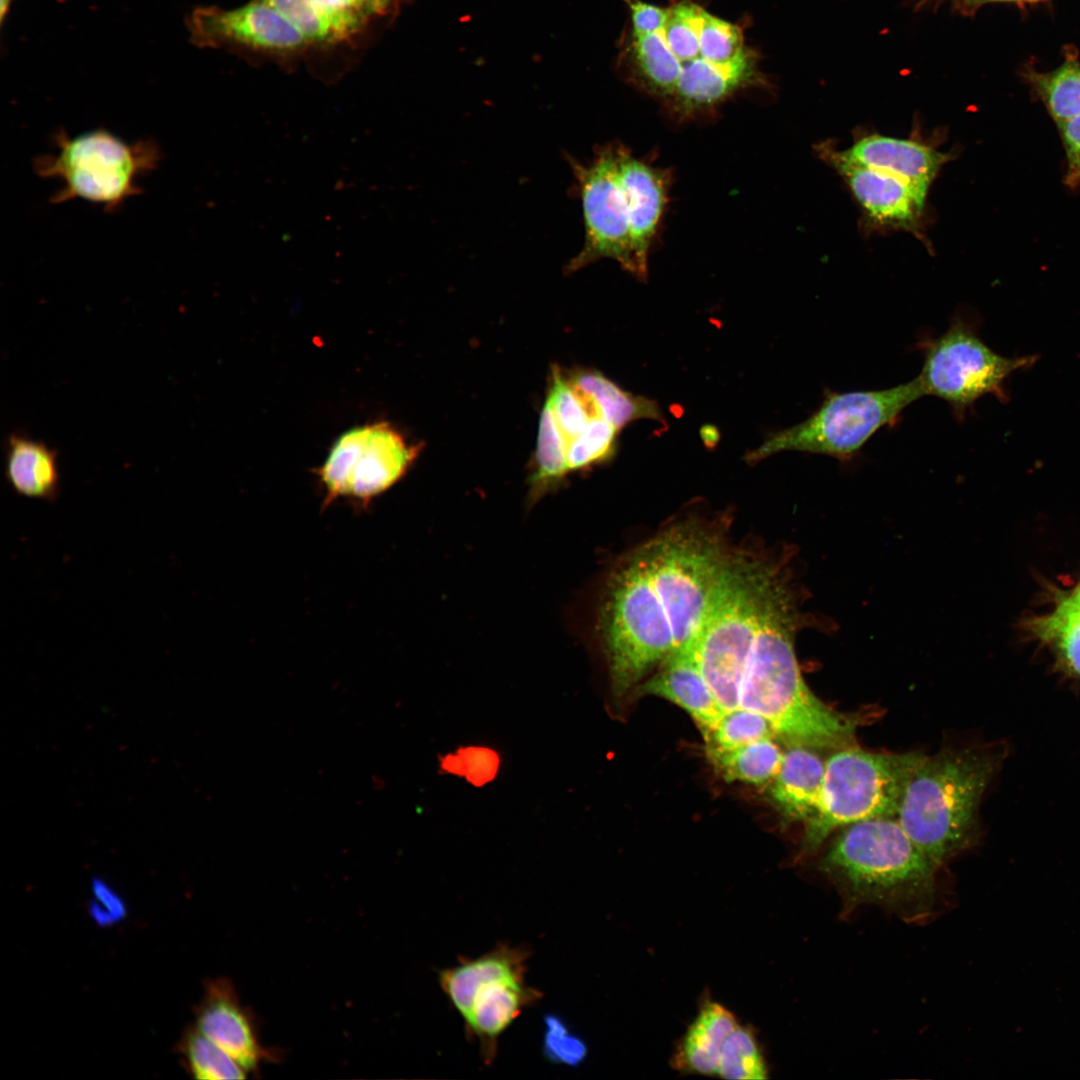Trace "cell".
<instances>
[{"mask_svg":"<svg viewBox=\"0 0 1080 1080\" xmlns=\"http://www.w3.org/2000/svg\"><path fill=\"white\" fill-rule=\"evenodd\" d=\"M924 395L919 378L891 388L825 392L818 409L799 424L775 432L746 459L757 462L783 451L848 460L881 428Z\"/></svg>","mask_w":1080,"mask_h":1080,"instance_id":"obj_8","label":"cell"},{"mask_svg":"<svg viewBox=\"0 0 1080 1080\" xmlns=\"http://www.w3.org/2000/svg\"><path fill=\"white\" fill-rule=\"evenodd\" d=\"M717 1076L730 1080H760L768 1068L755 1031L738 1024L726 1039L719 1058Z\"/></svg>","mask_w":1080,"mask_h":1080,"instance_id":"obj_28","label":"cell"},{"mask_svg":"<svg viewBox=\"0 0 1080 1080\" xmlns=\"http://www.w3.org/2000/svg\"><path fill=\"white\" fill-rule=\"evenodd\" d=\"M774 736L770 723L762 715L741 706L725 711L715 726L703 734L706 751L733 750Z\"/></svg>","mask_w":1080,"mask_h":1080,"instance_id":"obj_29","label":"cell"},{"mask_svg":"<svg viewBox=\"0 0 1080 1080\" xmlns=\"http://www.w3.org/2000/svg\"><path fill=\"white\" fill-rule=\"evenodd\" d=\"M802 624L791 598L756 590L727 600L713 627L741 677L739 706L762 715L790 745L848 747L862 718L832 709L805 683L795 652Z\"/></svg>","mask_w":1080,"mask_h":1080,"instance_id":"obj_2","label":"cell"},{"mask_svg":"<svg viewBox=\"0 0 1080 1080\" xmlns=\"http://www.w3.org/2000/svg\"><path fill=\"white\" fill-rule=\"evenodd\" d=\"M1066 158L1064 184L1070 189L1080 186V114L1057 126Z\"/></svg>","mask_w":1080,"mask_h":1080,"instance_id":"obj_39","label":"cell"},{"mask_svg":"<svg viewBox=\"0 0 1080 1080\" xmlns=\"http://www.w3.org/2000/svg\"><path fill=\"white\" fill-rule=\"evenodd\" d=\"M738 1024L730 1010L705 999L673 1053L672 1066L680 1072L717 1075L722 1047Z\"/></svg>","mask_w":1080,"mask_h":1080,"instance_id":"obj_21","label":"cell"},{"mask_svg":"<svg viewBox=\"0 0 1080 1080\" xmlns=\"http://www.w3.org/2000/svg\"><path fill=\"white\" fill-rule=\"evenodd\" d=\"M499 767L498 753L485 746L463 747L446 754L440 760L441 770L464 777L475 786H481L493 780Z\"/></svg>","mask_w":1080,"mask_h":1080,"instance_id":"obj_36","label":"cell"},{"mask_svg":"<svg viewBox=\"0 0 1080 1080\" xmlns=\"http://www.w3.org/2000/svg\"><path fill=\"white\" fill-rule=\"evenodd\" d=\"M546 402L551 407L567 444L584 430L592 418L598 416L588 398L558 367L552 368L551 385Z\"/></svg>","mask_w":1080,"mask_h":1080,"instance_id":"obj_30","label":"cell"},{"mask_svg":"<svg viewBox=\"0 0 1080 1080\" xmlns=\"http://www.w3.org/2000/svg\"><path fill=\"white\" fill-rule=\"evenodd\" d=\"M816 151L842 176L873 223L920 235L928 192L887 172L845 159L831 143L817 145Z\"/></svg>","mask_w":1080,"mask_h":1080,"instance_id":"obj_13","label":"cell"},{"mask_svg":"<svg viewBox=\"0 0 1080 1080\" xmlns=\"http://www.w3.org/2000/svg\"><path fill=\"white\" fill-rule=\"evenodd\" d=\"M196 1029L234 1058L247 1072H254L270 1056L261 1045L255 1024L228 981L208 984L196 1018Z\"/></svg>","mask_w":1080,"mask_h":1080,"instance_id":"obj_16","label":"cell"},{"mask_svg":"<svg viewBox=\"0 0 1080 1080\" xmlns=\"http://www.w3.org/2000/svg\"><path fill=\"white\" fill-rule=\"evenodd\" d=\"M1039 638L1054 645L1080 676V615L1063 600L1055 611L1034 623Z\"/></svg>","mask_w":1080,"mask_h":1080,"instance_id":"obj_34","label":"cell"},{"mask_svg":"<svg viewBox=\"0 0 1080 1080\" xmlns=\"http://www.w3.org/2000/svg\"><path fill=\"white\" fill-rule=\"evenodd\" d=\"M183 1052L193 1076L201 1080L245 1079L246 1070L197 1029L189 1032Z\"/></svg>","mask_w":1080,"mask_h":1080,"instance_id":"obj_31","label":"cell"},{"mask_svg":"<svg viewBox=\"0 0 1080 1080\" xmlns=\"http://www.w3.org/2000/svg\"><path fill=\"white\" fill-rule=\"evenodd\" d=\"M418 451L384 421L343 433L317 472L324 506L348 498L366 507L407 473Z\"/></svg>","mask_w":1080,"mask_h":1080,"instance_id":"obj_10","label":"cell"},{"mask_svg":"<svg viewBox=\"0 0 1080 1080\" xmlns=\"http://www.w3.org/2000/svg\"><path fill=\"white\" fill-rule=\"evenodd\" d=\"M994 769L991 754L946 749L926 756L910 779L896 818L937 866L973 842L979 802Z\"/></svg>","mask_w":1080,"mask_h":1080,"instance_id":"obj_4","label":"cell"},{"mask_svg":"<svg viewBox=\"0 0 1080 1080\" xmlns=\"http://www.w3.org/2000/svg\"><path fill=\"white\" fill-rule=\"evenodd\" d=\"M837 890L842 917L861 905H877L910 923L936 915L940 899L937 866L910 838L896 817H877L845 826L818 862Z\"/></svg>","mask_w":1080,"mask_h":1080,"instance_id":"obj_3","label":"cell"},{"mask_svg":"<svg viewBox=\"0 0 1080 1080\" xmlns=\"http://www.w3.org/2000/svg\"><path fill=\"white\" fill-rule=\"evenodd\" d=\"M566 375L588 398L597 415L618 430L638 419L662 420L661 410L654 400L624 391L596 370L580 368Z\"/></svg>","mask_w":1080,"mask_h":1080,"instance_id":"obj_22","label":"cell"},{"mask_svg":"<svg viewBox=\"0 0 1080 1080\" xmlns=\"http://www.w3.org/2000/svg\"><path fill=\"white\" fill-rule=\"evenodd\" d=\"M530 951L526 946L497 944L491 951L439 971L442 991L477 1039L485 1064L497 1054L498 1039L522 1011L542 997L525 982Z\"/></svg>","mask_w":1080,"mask_h":1080,"instance_id":"obj_7","label":"cell"},{"mask_svg":"<svg viewBox=\"0 0 1080 1080\" xmlns=\"http://www.w3.org/2000/svg\"><path fill=\"white\" fill-rule=\"evenodd\" d=\"M630 68L634 83L646 93L666 100L678 81L681 64L659 31L632 37Z\"/></svg>","mask_w":1080,"mask_h":1080,"instance_id":"obj_23","label":"cell"},{"mask_svg":"<svg viewBox=\"0 0 1080 1080\" xmlns=\"http://www.w3.org/2000/svg\"><path fill=\"white\" fill-rule=\"evenodd\" d=\"M1034 361L1033 357L997 354L968 321L958 318L943 334L924 343V362L917 377L924 395L946 401L961 418L985 395L1003 399L1007 378Z\"/></svg>","mask_w":1080,"mask_h":1080,"instance_id":"obj_9","label":"cell"},{"mask_svg":"<svg viewBox=\"0 0 1080 1080\" xmlns=\"http://www.w3.org/2000/svg\"><path fill=\"white\" fill-rule=\"evenodd\" d=\"M753 51L744 49L726 64L699 57L681 65L672 94L665 100L679 122L711 112L741 89L761 83Z\"/></svg>","mask_w":1080,"mask_h":1080,"instance_id":"obj_15","label":"cell"},{"mask_svg":"<svg viewBox=\"0 0 1080 1080\" xmlns=\"http://www.w3.org/2000/svg\"><path fill=\"white\" fill-rule=\"evenodd\" d=\"M568 474L567 442L551 407L545 402L539 421L534 469L529 479L531 501H537L559 486Z\"/></svg>","mask_w":1080,"mask_h":1080,"instance_id":"obj_25","label":"cell"},{"mask_svg":"<svg viewBox=\"0 0 1080 1080\" xmlns=\"http://www.w3.org/2000/svg\"><path fill=\"white\" fill-rule=\"evenodd\" d=\"M544 1022L543 1051L549 1061L573 1067L581 1064L587 1055V1045L584 1040L571 1032L566 1022L558 1015H546Z\"/></svg>","mask_w":1080,"mask_h":1080,"instance_id":"obj_37","label":"cell"},{"mask_svg":"<svg viewBox=\"0 0 1080 1080\" xmlns=\"http://www.w3.org/2000/svg\"><path fill=\"white\" fill-rule=\"evenodd\" d=\"M618 429L601 417L592 418L584 430L567 444L570 472L608 461L616 452Z\"/></svg>","mask_w":1080,"mask_h":1080,"instance_id":"obj_32","label":"cell"},{"mask_svg":"<svg viewBox=\"0 0 1080 1080\" xmlns=\"http://www.w3.org/2000/svg\"><path fill=\"white\" fill-rule=\"evenodd\" d=\"M632 19V37L659 31L665 24L669 10L640 0H625Z\"/></svg>","mask_w":1080,"mask_h":1080,"instance_id":"obj_40","label":"cell"},{"mask_svg":"<svg viewBox=\"0 0 1080 1080\" xmlns=\"http://www.w3.org/2000/svg\"><path fill=\"white\" fill-rule=\"evenodd\" d=\"M730 552L719 527L694 519L667 527L616 564L597 614L615 701L693 647Z\"/></svg>","mask_w":1080,"mask_h":1080,"instance_id":"obj_1","label":"cell"},{"mask_svg":"<svg viewBox=\"0 0 1080 1080\" xmlns=\"http://www.w3.org/2000/svg\"><path fill=\"white\" fill-rule=\"evenodd\" d=\"M1031 83L1056 126L1080 114V64L1069 60L1056 70L1031 74Z\"/></svg>","mask_w":1080,"mask_h":1080,"instance_id":"obj_27","label":"cell"},{"mask_svg":"<svg viewBox=\"0 0 1080 1080\" xmlns=\"http://www.w3.org/2000/svg\"><path fill=\"white\" fill-rule=\"evenodd\" d=\"M4 473L18 495L48 502L60 495L57 451L23 433H12L6 439Z\"/></svg>","mask_w":1080,"mask_h":1080,"instance_id":"obj_20","label":"cell"},{"mask_svg":"<svg viewBox=\"0 0 1080 1080\" xmlns=\"http://www.w3.org/2000/svg\"><path fill=\"white\" fill-rule=\"evenodd\" d=\"M578 184L585 240L568 271L612 259L636 275L631 238V204L619 175L617 144L601 147L591 162L573 165Z\"/></svg>","mask_w":1080,"mask_h":1080,"instance_id":"obj_11","label":"cell"},{"mask_svg":"<svg viewBox=\"0 0 1080 1080\" xmlns=\"http://www.w3.org/2000/svg\"><path fill=\"white\" fill-rule=\"evenodd\" d=\"M14 0H1L0 1V19L3 24L6 15L9 12L10 6Z\"/></svg>","mask_w":1080,"mask_h":1080,"instance_id":"obj_44","label":"cell"},{"mask_svg":"<svg viewBox=\"0 0 1080 1080\" xmlns=\"http://www.w3.org/2000/svg\"><path fill=\"white\" fill-rule=\"evenodd\" d=\"M293 25L311 43H334L349 38L361 27L323 12L312 0H258Z\"/></svg>","mask_w":1080,"mask_h":1080,"instance_id":"obj_26","label":"cell"},{"mask_svg":"<svg viewBox=\"0 0 1080 1080\" xmlns=\"http://www.w3.org/2000/svg\"><path fill=\"white\" fill-rule=\"evenodd\" d=\"M361 11L368 17L385 10L390 0H357Z\"/></svg>","mask_w":1080,"mask_h":1080,"instance_id":"obj_42","label":"cell"},{"mask_svg":"<svg viewBox=\"0 0 1080 1080\" xmlns=\"http://www.w3.org/2000/svg\"><path fill=\"white\" fill-rule=\"evenodd\" d=\"M715 770L726 782L770 784L778 773L783 754L773 738H765L728 751H706Z\"/></svg>","mask_w":1080,"mask_h":1080,"instance_id":"obj_24","label":"cell"},{"mask_svg":"<svg viewBox=\"0 0 1080 1080\" xmlns=\"http://www.w3.org/2000/svg\"><path fill=\"white\" fill-rule=\"evenodd\" d=\"M662 34L680 64L700 57V27L704 8L690 0H681L668 8Z\"/></svg>","mask_w":1080,"mask_h":1080,"instance_id":"obj_33","label":"cell"},{"mask_svg":"<svg viewBox=\"0 0 1080 1080\" xmlns=\"http://www.w3.org/2000/svg\"><path fill=\"white\" fill-rule=\"evenodd\" d=\"M190 40L199 47L245 48L290 54L309 45L306 38L269 5L253 0L232 10L198 7L186 17Z\"/></svg>","mask_w":1080,"mask_h":1080,"instance_id":"obj_12","label":"cell"},{"mask_svg":"<svg viewBox=\"0 0 1080 1080\" xmlns=\"http://www.w3.org/2000/svg\"><path fill=\"white\" fill-rule=\"evenodd\" d=\"M326 14L362 27L367 16L361 11L357 0H312Z\"/></svg>","mask_w":1080,"mask_h":1080,"instance_id":"obj_41","label":"cell"},{"mask_svg":"<svg viewBox=\"0 0 1080 1080\" xmlns=\"http://www.w3.org/2000/svg\"><path fill=\"white\" fill-rule=\"evenodd\" d=\"M618 168L631 204V236L635 277L644 281L648 258L669 201L672 171L640 159L617 144Z\"/></svg>","mask_w":1080,"mask_h":1080,"instance_id":"obj_14","label":"cell"},{"mask_svg":"<svg viewBox=\"0 0 1080 1080\" xmlns=\"http://www.w3.org/2000/svg\"><path fill=\"white\" fill-rule=\"evenodd\" d=\"M699 41L700 57L713 64H726L745 49L741 29L706 10L703 12Z\"/></svg>","mask_w":1080,"mask_h":1080,"instance_id":"obj_35","label":"cell"},{"mask_svg":"<svg viewBox=\"0 0 1080 1080\" xmlns=\"http://www.w3.org/2000/svg\"><path fill=\"white\" fill-rule=\"evenodd\" d=\"M56 153L34 160L35 172L58 179L62 187L51 202L82 199L113 211L141 192L138 180L157 168L159 145L152 139L129 143L105 128L70 136L54 135Z\"/></svg>","mask_w":1080,"mask_h":1080,"instance_id":"obj_5","label":"cell"},{"mask_svg":"<svg viewBox=\"0 0 1080 1080\" xmlns=\"http://www.w3.org/2000/svg\"><path fill=\"white\" fill-rule=\"evenodd\" d=\"M839 153L851 162L887 172L926 192L950 159L934 145L916 138L877 133L856 137L850 147Z\"/></svg>","mask_w":1080,"mask_h":1080,"instance_id":"obj_17","label":"cell"},{"mask_svg":"<svg viewBox=\"0 0 1080 1080\" xmlns=\"http://www.w3.org/2000/svg\"><path fill=\"white\" fill-rule=\"evenodd\" d=\"M825 761L807 746L790 745L784 752L780 769L770 783L769 794L786 820L806 824L817 813Z\"/></svg>","mask_w":1080,"mask_h":1080,"instance_id":"obj_19","label":"cell"},{"mask_svg":"<svg viewBox=\"0 0 1080 1080\" xmlns=\"http://www.w3.org/2000/svg\"><path fill=\"white\" fill-rule=\"evenodd\" d=\"M990 1H1034V0H990Z\"/></svg>","mask_w":1080,"mask_h":1080,"instance_id":"obj_45","label":"cell"},{"mask_svg":"<svg viewBox=\"0 0 1080 1080\" xmlns=\"http://www.w3.org/2000/svg\"><path fill=\"white\" fill-rule=\"evenodd\" d=\"M922 752L876 753L837 749L826 761L819 807L806 823L803 850L818 849L837 828L896 817L905 789L925 760Z\"/></svg>","mask_w":1080,"mask_h":1080,"instance_id":"obj_6","label":"cell"},{"mask_svg":"<svg viewBox=\"0 0 1080 1080\" xmlns=\"http://www.w3.org/2000/svg\"><path fill=\"white\" fill-rule=\"evenodd\" d=\"M1064 600L1080 615V585Z\"/></svg>","mask_w":1080,"mask_h":1080,"instance_id":"obj_43","label":"cell"},{"mask_svg":"<svg viewBox=\"0 0 1080 1080\" xmlns=\"http://www.w3.org/2000/svg\"><path fill=\"white\" fill-rule=\"evenodd\" d=\"M94 901L89 911L93 919L102 926L122 920L127 913L126 905L120 895L104 880H92Z\"/></svg>","mask_w":1080,"mask_h":1080,"instance_id":"obj_38","label":"cell"},{"mask_svg":"<svg viewBox=\"0 0 1080 1080\" xmlns=\"http://www.w3.org/2000/svg\"><path fill=\"white\" fill-rule=\"evenodd\" d=\"M635 691L637 696L662 697L678 705L692 717L702 734L712 729L725 712L697 665L693 647L665 660Z\"/></svg>","mask_w":1080,"mask_h":1080,"instance_id":"obj_18","label":"cell"}]
</instances>
